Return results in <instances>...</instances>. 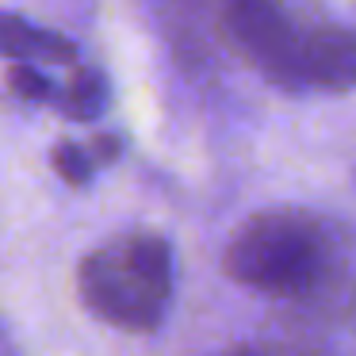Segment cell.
<instances>
[{
    "mask_svg": "<svg viewBox=\"0 0 356 356\" xmlns=\"http://www.w3.org/2000/svg\"><path fill=\"white\" fill-rule=\"evenodd\" d=\"M215 356H325L322 348L307 345V341H284V337H268V341H245V345L222 348Z\"/></svg>",
    "mask_w": 356,
    "mask_h": 356,
    "instance_id": "ba28073f",
    "label": "cell"
},
{
    "mask_svg": "<svg viewBox=\"0 0 356 356\" xmlns=\"http://www.w3.org/2000/svg\"><path fill=\"white\" fill-rule=\"evenodd\" d=\"M345 92L356 88V35L345 27H299L295 42V88Z\"/></svg>",
    "mask_w": 356,
    "mask_h": 356,
    "instance_id": "277c9868",
    "label": "cell"
},
{
    "mask_svg": "<svg viewBox=\"0 0 356 356\" xmlns=\"http://www.w3.org/2000/svg\"><path fill=\"white\" fill-rule=\"evenodd\" d=\"M8 88L19 96V100H47V96L54 92V85L47 81V73H39L27 62H19L16 70H8Z\"/></svg>",
    "mask_w": 356,
    "mask_h": 356,
    "instance_id": "9c48e42d",
    "label": "cell"
},
{
    "mask_svg": "<svg viewBox=\"0 0 356 356\" xmlns=\"http://www.w3.org/2000/svg\"><path fill=\"white\" fill-rule=\"evenodd\" d=\"M0 54L19 62H47V65H73L77 47L54 31H39L16 12H0Z\"/></svg>",
    "mask_w": 356,
    "mask_h": 356,
    "instance_id": "5b68a950",
    "label": "cell"
},
{
    "mask_svg": "<svg viewBox=\"0 0 356 356\" xmlns=\"http://www.w3.org/2000/svg\"><path fill=\"white\" fill-rule=\"evenodd\" d=\"M62 111L77 123H88L104 111V77L92 70H77L70 81H65L62 92Z\"/></svg>",
    "mask_w": 356,
    "mask_h": 356,
    "instance_id": "8992f818",
    "label": "cell"
},
{
    "mask_svg": "<svg viewBox=\"0 0 356 356\" xmlns=\"http://www.w3.org/2000/svg\"><path fill=\"white\" fill-rule=\"evenodd\" d=\"M77 291L85 307L115 330H157L172 299L169 241L154 230H131L104 241L81 261Z\"/></svg>",
    "mask_w": 356,
    "mask_h": 356,
    "instance_id": "7a4b0ae2",
    "label": "cell"
},
{
    "mask_svg": "<svg viewBox=\"0 0 356 356\" xmlns=\"http://www.w3.org/2000/svg\"><path fill=\"white\" fill-rule=\"evenodd\" d=\"M50 161H54L58 177H62L65 184H77V188L88 184V180H92V172H96V161L88 157V149L73 146V142H58L54 154H50Z\"/></svg>",
    "mask_w": 356,
    "mask_h": 356,
    "instance_id": "52a82bcc",
    "label": "cell"
},
{
    "mask_svg": "<svg viewBox=\"0 0 356 356\" xmlns=\"http://www.w3.org/2000/svg\"><path fill=\"white\" fill-rule=\"evenodd\" d=\"M119 149H123V142H119L115 134H96L92 146H88V157H92L96 165H108L119 157Z\"/></svg>",
    "mask_w": 356,
    "mask_h": 356,
    "instance_id": "30bf717a",
    "label": "cell"
},
{
    "mask_svg": "<svg viewBox=\"0 0 356 356\" xmlns=\"http://www.w3.org/2000/svg\"><path fill=\"white\" fill-rule=\"evenodd\" d=\"M0 356H19L16 345H12V337L4 333V325H0Z\"/></svg>",
    "mask_w": 356,
    "mask_h": 356,
    "instance_id": "8fae6325",
    "label": "cell"
},
{
    "mask_svg": "<svg viewBox=\"0 0 356 356\" xmlns=\"http://www.w3.org/2000/svg\"><path fill=\"white\" fill-rule=\"evenodd\" d=\"M222 19L234 47L257 62L272 81L295 88V42L299 27L284 16L280 0H222Z\"/></svg>",
    "mask_w": 356,
    "mask_h": 356,
    "instance_id": "3957f363",
    "label": "cell"
},
{
    "mask_svg": "<svg viewBox=\"0 0 356 356\" xmlns=\"http://www.w3.org/2000/svg\"><path fill=\"white\" fill-rule=\"evenodd\" d=\"M230 280L307 310L341 314L356 299L345 238L325 218L276 207L245 218L222 257Z\"/></svg>",
    "mask_w": 356,
    "mask_h": 356,
    "instance_id": "6da1fadb",
    "label": "cell"
}]
</instances>
